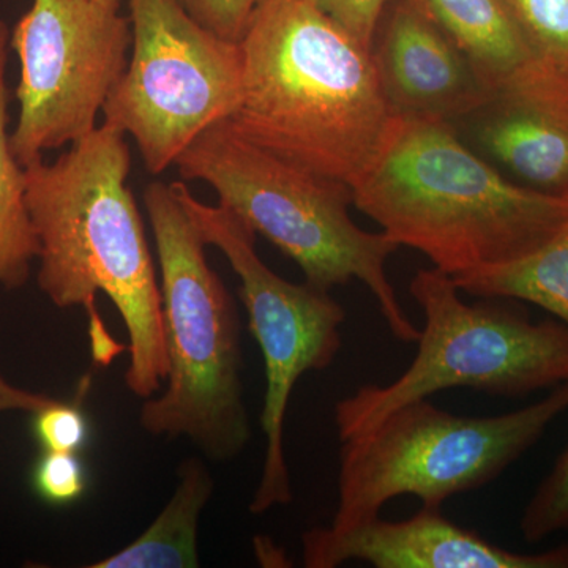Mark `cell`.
<instances>
[{
	"label": "cell",
	"instance_id": "1",
	"mask_svg": "<svg viewBox=\"0 0 568 568\" xmlns=\"http://www.w3.org/2000/svg\"><path fill=\"white\" fill-rule=\"evenodd\" d=\"M24 170L41 293L58 308H84L97 365L126 349L129 390L141 399L159 394L168 376L162 294L129 186L125 134L102 123L58 159Z\"/></svg>",
	"mask_w": 568,
	"mask_h": 568
},
{
	"label": "cell",
	"instance_id": "2",
	"mask_svg": "<svg viewBox=\"0 0 568 568\" xmlns=\"http://www.w3.org/2000/svg\"><path fill=\"white\" fill-rule=\"evenodd\" d=\"M241 48L235 132L353 189L394 121L368 48L312 0H267Z\"/></svg>",
	"mask_w": 568,
	"mask_h": 568
},
{
	"label": "cell",
	"instance_id": "3",
	"mask_svg": "<svg viewBox=\"0 0 568 568\" xmlns=\"http://www.w3.org/2000/svg\"><path fill=\"white\" fill-rule=\"evenodd\" d=\"M353 204L452 278L510 263L562 230L567 197L508 181L450 123L394 118Z\"/></svg>",
	"mask_w": 568,
	"mask_h": 568
},
{
	"label": "cell",
	"instance_id": "4",
	"mask_svg": "<svg viewBox=\"0 0 568 568\" xmlns=\"http://www.w3.org/2000/svg\"><path fill=\"white\" fill-rule=\"evenodd\" d=\"M144 205L162 272L168 376L162 394L142 403L140 425L151 436L186 437L212 462H233L252 440L237 306L173 183H149Z\"/></svg>",
	"mask_w": 568,
	"mask_h": 568
},
{
	"label": "cell",
	"instance_id": "5",
	"mask_svg": "<svg viewBox=\"0 0 568 568\" xmlns=\"http://www.w3.org/2000/svg\"><path fill=\"white\" fill-rule=\"evenodd\" d=\"M174 166L185 181L211 185L219 204L291 257L306 283L332 291L358 280L375 297L390 334L398 342H417L420 328L399 304L386 271L399 246L355 224L353 190L345 183L245 140L227 119L205 129Z\"/></svg>",
	"mask_w": 568,
	"mask_h": 568
},
{
	"label": "cell",
	"instance_id": "6",
	"mask_svg": "<svg viewBox=\"0 0 568 568\" xmlns=\"http://www.w3.org/2000/svg\"><path fill=\"white\" fill-rule=\"evenodd\" d=\"M409 291L424 313L416 357L392 383L366 384L336 403L339 440L448 388L525 398L568 383V327L560 321H532L511 298L466 304L454 278L435 267L418 271Z\"/></svg>",
	"mask_w": 568,
	"mask_h": 568
},
{
	"label": "cell",
	"instance_id": "7",
	"mask_svg": "<svg viewBox=\"0 0 568 568\" xmlns=\"http://www.w3.org/2000/svg\"><path fill=\"white\" fill-rule=\"evenodd\" d=\"M567 410L568 383L532 405L493 417L457 416L429 398L407 403L361 435L339 440L338 497L328 526L369 521L396 497L443 508L450 497L485 488Z\"/></svg>",
	"mask_w": 568,
	"mask_h": 568
},
{
	"label": "cell",
	"instance_id": "8",
	"mask_svg": "<svg viewBox=\"0 0 568 568\" xmlns=\"http://www.w3.org/2000/svg\"><path fill=\"white\" fill-rule=\"evenodd\" d=\"M129 63L103 106V123L130 134L145 170L164 173L213 123L241 102V43L193 20L178 0H126Z\"/></svg>",
	"mask_w": 568,
	"mask_h": 568
},
{
	"label": "cell",
	"instance_id": "9",
	"mask_svg": "<svg viewBox=\"0 0 568 568\" xmlns=\"http://www.w3.org/2000/svg\"><path fill=\"white\" fill-rule=\"evenodd\" d=\"M173 186L205 244L219 248L241 280L239 295L250 332L263 354L265 394L260 424L265 450L248 510L264 515L294 500L284 455L287 407L302 376L334 365L343 347L346 312L331 291L276 275L256 252V233L230 209L201 203L185 182H173Z\"/></svg>",
	"mask_w": 568,
	"mask_h": 568
},
{
	"label": "cell",
	"instance_id": "10",
	"mask_svg": "<svg viewBox=\"0 0 568 568\" xmlns=\"http://www.w3.org/2000/svg\"><path fill=\"white\" fill-rule=\"evenodd\" d=\"M130 17L99 0H32L10 29L20 63L11 149L22 166L99 126L132 51Z\"/></svg>",
	"mask_w": 568,
	"mask_h": 568
},
{
	"label": "cell",
	"instance_id": "11",
	"mask_svg": "<svg viewBox=\"0 0 568 568\" xmlns=\"http://www.w3.org/2000/svg\"><path fill=\"white\" fill-rule=\"evenodd\" d=\"M301 544L306 568H568V540L545 551H511L450 521L443 508L420 507L402 521L379 515L346 529L315 526Z\"/></svg>",
	"mask_w": 568,
	"mask_h": 568
},
{
	"label": "cell",
	"instance_id": "12",
	"mask_svg": "<svg viewBox=\"0 0 568 568\" xmlns=\"http://www.w3.org/2000/svg\"><path fill=\"white\" fill-rule=\"evenodd\" d=\"M372 59L394 118L455 125L488 99L466 55L417 0H390Z\"/></svg>",
	"mask_w": 568,
	"mask_h": 568
},
{
	"label": "cell",
	"instance_id": "13",
	"mask_svg": "<svg viewBox=\"0 0 568 568\" xmlns=\"http://www.w3.org/2000/svg\"><path fill=\"white\" fill-rule=\"evenodd\" d=\"M452 126L523 185L568 200L567 73L544 67Z\"/></svg>",
	"mask_w": 568,
	"mask_h": 568
},
{
	"label": "cell",
	"instance_id": "14",
	"mask_svg": "<svg viewBox=\"0 0 568 568\" xmlns=\"http://www.w3.org/2000/svg\"><path fill=\"white\" fill-rule=\"evenodd\" d=\"M417 2L466 55L488 93L526 80L547 65L537 58L503 0Z\"/></svg>",
	"mask_w": 568,
	"mask_h": 568
},
{
	"label": "cell",
	"instance_id": "15",
	"mask_svg": "<svg viewBox=\"0 0 568 568\" xmlns=\"http://www.w3.org/2000/svg\"><path fill=\"white\" fill-rule=\"evenodd\" d=\"M178 487L155 521L121 551L97 560L89 568H196L200 567L197 530L215 480L203 459H183Z\"/></svg>",
	"mask_w": 568,
	"mask_h": 568
},
{
	"label": "cell",
	"instance_id": "16",
	"mask_svg": "<svg viewBox=\"0 0 568 568\" xmlns=\"http://www.w3.org/2000/svg\"><path fill=\"white\" fill-rule=\"evenodd\" d=\"M10 28L0 21V287L7 291L28 283L40 253L26 193V170L10 142Z\"/></svg>",
	"mask_w": 568,
	"mask_h": 568
},
{
	"label": "cell",
	"instance_id": "17",
	"mask_svg": "<svg viewBox=\"0 0 568 568\" xmlns=\"http://www.w3.org/2000/svg\"><path fill=\"white\" fill-rule=\"evenodd\" d=\"M454 282L462 294L473 297L528 302L568 327V222L532 253L457 276Z\"/></svg>",
	"mask_w": 568,
	"mask_h": 568
},
{
	"label": "cell",
	"instance_id": "18",
	"mask_svg": "<svg viewBox=\"0 0 568 568\" xmlns=\"http://www.w3.org/2000/svg\"><path fill=\"white\" fill-rule=\"evenodd\" d=\"M537 58L568 74V0H503Z\"/></svg>",
	"mask_w": 568,
	"mask_h": 568
},
{
	"label": "cell",
	"instance_id": "19",
	"mask_svg": "<svg viewBox=\"0 0 568 568\" xmlns=\"http://www.w3.org/2000/svg\"><path fill=\"white\" fill-rule=\"evenodd\" d=\"M519 532L530 545L568 532V444L523 508Z\"/></svg>",
	"mask_w": 568,
	"mask_h": 568
},
{
	"label": "cell",
	"instance_id": "20",
	"mask_svg": "<svg viewBox=\"0 0 568 568\" xmlns=\"http://www.w3.org/2000/svg\"><path fill=\"white\" fill-rule=\"evenodd\" d=\"M33 491L51 506L77 503L88 488L85 467L78 454L44 450L33 466Z\"/></svg>",
	"mask_w": 568,
	"mask_h": 568
},
{
	"label": "cell",
	"instance_id": "21",
	"mask_svg": "<svg viewBox=\"0 0 568 568\" xmlns=\"http://www.w3.org/2000/svg\"><path fill=\"white\" fill-rule=\"evenodd\" d=\"M33 416V436L43 450L78 454L89 439V424L78 403L52 399Z\"/></svg>",
	"mask_w": 568,
	"mask_h": 568
},
{
	"label": "cell",
	"instance_id": "22",
	"mask_svg": "<svg viewBox=\"0 0 568 568\" xmlns=\"http://www.w3.org/2000/svg\"><path fill=\"white\" fill-rule=\"evenodd\" d=\"M203 28L241 43L256 11L267 0H178Z\"/></svg>",
	"mask_w": 568,
	"mask_h": 568
},
{
	"label": "cell",
	"instance_id": "23",
	"mask_svg": "<svg viewBox=\"0 0 568 568\" xmlns=\"http://www.w3.org/2000/svg\"><path fill=\"white\" fill-rule=\"evenodd\" d=\"M313 3L345 28L351 36L372 50L376 26L390 0H312Z\"/></svg>",
	"mask_w": 568,
	"mask_h": 568
},
{
	"label": "cell",
	"instance_id": "24",
	"mask_svg": "<svg viewBox=\"0 0 568 568\" xmlns=\"http://www.w3.org/2000/svg\"><path fill=\"white\" fill-rule=\"evenodd\" d=\"M52 396L40 392L26 390L13 386L0 375V414L2 413H29L33 414L41 407L50 405Z\"/></svg>",
	"mask_w": 568,
	"mask_h": 568
},
{
	"label": "cell",
	"instance_id": "25",
	"mask_svg": "<svg viewBox=\"0 0 568 568\" xmlns=\"http://www.w3.org/2000/svg\"><path fill=\"white\" fill-rule=\"evenodd\" d=\"M103 6L111 7V9H121L123 0H99Z\"/></svg>",
	"mask_w": 568,
	"mask_h": 568
}]
</instances>
